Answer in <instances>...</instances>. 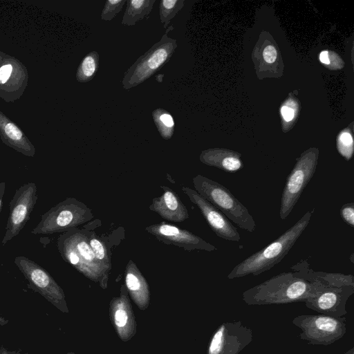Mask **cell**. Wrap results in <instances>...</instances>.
Instances as JSON below:
<instances>
[{
    "instance_id": "obj_26",
    "label": "cell",
    "mask_w": 354,
    "mask_h": 354,
    "mask_svg": "<svg viewBox=\"0 0 354 354\" xmlns=\"http://www.w3.org/2000/svg\"><path fill=\"white\" fill-rule=\"evenodd\" d=\"M338 149L346 160H349L353 154V138L349 133H342L339 139Z\"/></svg>"
},
{
    "instance_id": "obj_17",
    "label": "cell",
    "mask_w": 354,
    "mask_h": 354,
    "mask_svg": "<svg viewBox=\"0 0 354 354\" xmlns=\"http://www.w3.org/2000/svg\"><path fill=\"white\" fill-rule=\"evenodd\" d=\"M124 274L128 295L140 310H145L150 303L149 287L146 279L132 260L129 261Z\"/></svg>"
},
{
    "instance_id": "obj_28",
    "label": "cell",
    "mask_w": 354,
    "mask_h": 354,
    "mask_svg": "<svg viewBox=\"0 0 354 354\" xmlns=\"http://www.w3.org/2000/svg\"><path fill=\"white\" fill-rule=\"evenodd\" d=\"M17 61H7L0 66V85H6L12 77Z\"/></svg>"
},
{
    "instance_id": "obj_6",
    "label": "cell",
    "mask_w": 354,
    "mask_h": 354,
    "mask_svg": "<svg viewBox=\"0 0 354 354\" xmlns=\"http://www.w3.org/2000/svg\"><path fill=\"white\" fill-rule=\"evenodd\" d=\"M93 218V214L89 207L76 198L69 197L42 214L31 233L37 235L64 232Z\"/></svg>"
},
{
    "instance_id": "obj_20",
    "label": "cell",
    "mask_w": 354,
    "mask_h": 354,
    "mask_svg": "<svg viewBox=\"0 0 354 354\" xmlns=\"http://www.w3.org/2000/svg\"><path fill=\"white\" fill-rule=\"evenodd\" d=\"M126 2L127 8L121 23L131 26L148 17L156 0H127Z\"/></svg>"
},
{
    "instance_id": "obj_11",
    "label": "cell",
    "mask_w": 354,
    "mask_h": 354,
    "mask_svg": "<svg viewBox=\"0 0 354 354\" xmlns=\"http://www.w3.org/2000/svg\"><path fill=\"white\" fill-rule=\"evenodd\" d=\"M252 339L250 329L240 322H223L213 334L207 354H238Z\"/></svg>"
},
{
    "instance_id": "obj_23",
    "label": "cell",
    "mask_w": 354,
    "mask_h": 354,
    "mask_svg": "<svg viewBox=\"0 0 354 354\" xmlns=\"http://www.w3.org/2000/svg\"><path fill=\"white\" fill-rule=\"evenodd\" d=\"M157 129L165 140H169L174 133L175 123L172 115L163 109H155L152 113Z\"/></svg>"
},
{
    "instance_id": "obj_31",
    "label": "cell",
    "mask_w": 354,
    "mask_h": 354,
    "mask_svg": "<svg viewBox=\"0 0 354 354\" xmlns=\"http://www.w3.org/2000/svg\"><path fill=\"white\" fill-rule=\"evenodd\" d=\"M320 61L325 64H330V59L328 57V53L326 50L322 51L319 56Z\"/></svg>"
},
{
    "instance_id": "obj_13",
    "label": "cell",
    "mask_w": 354,
    "mask_h": 354,
    "mask_svg": "<svg viewBox=\"0 0 354 354\" xmlns=\"http://www.w3.org/2000/svg\"><path fill=\"white\" fill-rule=\"evenodd\" d=\"M182 190L191 202L198 207L211 230L218 237L235 242L241 240L237 228L219 209L203 198L194 189L183 187Z\"/></svg>"
},
{
    "instance_id": "obj_29",
    "label": "cell",
    "mask_w": 354,
    "mask_h": 354,
    "mask_svg": "<svg viewBox=\"0 0 354 354\" xmlns=\"http://www.w3.org/2000/svg\"><path fill=\"white\" fill-rule=\"evenodd\" d=\"M263 56L266 62L269 64L273 63L277 59V50L273 46L269 45L263 50Z\"/></svg>"
},
{
    "instance_id": "obj_25",
    "label": "cell",
    "mask_w": 354,
    "mask_h": 354,
    "mask_svg": "<svg viewBox=\"0 0 354 354\" xmlns=\"http://www.w3.org/2000/svg\"><path fill=\"white\" fill-rule=\"evenodd\" d=\"M125 0H108L106 1L101 14V19L109 21L122 9Z\"/></svg>"
},
{
    "instance_id": "obj_16",
    "label": "cell",
    "mask_w": 354,
    "mask_h": 354,
    "mask_svg": "<svg viewBox=\"0 0 354 354\" xmlns=\"http://www.w3.org/2000/svg\"><path fill=\"white\" fill-rule=\"evenodd\" d=\"M160 187L163 189V193L160 196L153 198L149 209L169 221L179 223L187 219V209L178 194L169 187Z\"/></svg>"
},
{
    "instance_id": "obj_10",
    "label": "cell",
    "mask_w": 354,
    "mask_h": 354,
    "mask_svg": "<svg viewBox=\"0 0 354 354\" xmlns=\"http://www.w3.org/2000/svg\"><path fill=\"white\" fill-rule=\"evenodd\" d=\"M37 200V187L34 183L24 184L15 191L10 202V214L2 245L19 234L30 219Z\"/></svg>"
},
{
    "instance_id": "obj_5",
    "label": "cell",
    "mask_w": 354,
    "mask_h": 354,
    "mask_svg": "<svg viewBox=\"0 0 354 354\" xmlns=\"http://www.w3.org/2000/svg\"><path fill=\"white\" fill-rule=\"evenodd\" d=\"M173 29L172 26L167 28L161 39L128 68L122 81L123 88L129 90L142 84L169 62L178 47L176 40L168 36Z\"/></svg>"
},
{
    "instance_id": "obj_18",
    "label": "cell",
    "mask_w": 354,
    "mask_h": 354,
    "mask_svg": "<svg viewBox=\"0 0 354 354\" xmlns=\"http://www.w3.org/2000/svg\"><path fill=\"white\" fill-rule=\"evenodd\" d=\"M0 137L7 146L28 157H33L35 149L24 132L0 111Z\"/></svg>"
},
{
    "instance_id": "obj_27",
    "label": "cell",
    "mask_w": 354,
    "mask_h": 354,
    "mask_svg": "<svg viewBox=\"0 0 354 354\" xmlns=\"http://www.w3.org/2000/svg\"><path fill=\"white\" fill-rule=\"evenodd\" d=\"M342 219L351 227H354V203H348L342 205L339 210Z\"/></svg>"
},
{
    "instance_id": "obj_33",
    "label": "cell",
    "mask_w": 354,
    "mask_h": 354,
    "mask_svg": "<svg viewBox=\"0 0 354 354\" xmlns=\"http://www.w3.org/2000/svg\"><path fill=\"white\" fill-rule=\"evenodd\" d=\"M0 354H12V353L8 352L6 350H5L4 348H2L0 350Z\"/></svg>"
},
{
    "instance_id": "obj_8",
    "label": "cell",
    "mask_w": 354,
    "mask_h": 354,
    "mask_svg": "<svg viewBox=\"0 0 354 354\" xmlns=\"http://www.w3.org/2000/svg\"><path fill=\"white\" fill-rule=\"evenodd\" d=\"M317 153L310 151L297 160L293 169L286 178L281 194L279 210L280 218L285 220L291 213L303 191L316 171Z\"/></svg>"
},
{
    "instance_id": "obj_3",
    "label": "cell",
    "mask_w": 354,
    "mask_h": 354,
    "mask_svg": "<svg viewBox=\"0 0 354 354\" xmlns=\"http://www.w3.org/2000/svg\"><path fill=\"white\" fill-rule=\"evenodd\" d=\"M63 259L90 280L106 289L109 274L101 267L89 244L86 230L77 228L64 232L57 243Z\"/></svg>"
},
{
    "instance_id": "obj_19",
    "label": "cell",
    "mask_w": 354,
    "mask_h": 354,
    "mask_svg": "<svg viewBox=\"0 0 354 354\" xmlns=\"http://www.w3.org/2000/svg\"><path fill=\"white\" fill-rule=\"evenodd\" d=\"M200 160L211 167H215L226 172L234 173L241 169L242 162L239 155L217 149L204 151L200 155Z\"/></svg>"
},
{
    "instance_id": "obj_14",
    "label": "cell",
    "mask_w": 354,
    "mask_h": 354,
    "mask_svg": "<svg viewBox=\"0 0 354 354\" xmlns=\"http://www.w3.org/2000/svg\"><path fill=\"white\" fill-rule=\"evenodd\" d=\"M109 312L111 322L119 338L123 342L130 340L136 333L137 323L124 284L120 288V296L111 300Z\"/></svg>"
},
{
    "instance_id": "obj_9",
    "label": "cell",
    "mask_w": 354,
    "mask_h": 354,
    "mask_svg": "<svg viewBox=\"0 0 354 354\" xmlns=\"http://www.w3.org/2000/svg\"><path fill=\"white\" fill-rule=\"evenodd\" d=\"M15 263L35 291L62 312H69L62 288L44 268L24 256L15 257Z\"/></svg>"
},
{
    "instance_id": "obj_2",
    "label": "cell",
    "mask_w": 354,
    "mask_h": 354,
    "mask_svg": "<svg viewBox=\"0 0 354 354\" xmlns=\"http://www.w3.org/2000/svg\"><path fill=\"white\" fill-rule=\"evenodd\" d=\"M314 211L315 209H313L306 212L277 239L239 263L228 274L227 279H233L249 274L257 276L279 263L305 230Z\"/></svg>"
},
{
    "instance_id": "obj_30",
    "label": "cell",
    "mask_w": 354,
    "mask_h": 354,
    "mask_svg": "<svg viewBox=\"0 0 354 354\" xmlns=\"http://www.w3.org/2000/svg\"><path fill=\"white\" fill-rule=\"evenodd\" d=\"M281 113L286 121H290L294 117V110L287 106H283L281 108Z\"/></svg>"
},
{
    "instance_id": "obj_22",
    "label": "cell",
    "mask_w": 354,
    "mask_h": 354,
    "mask_svg": "<svg viewBox=\"0 0 354 354\" xmlns=\"http://www.w3.org/2000/svg\"><path fill=\"white\" fill-rule=\"evenodd\" d=\"M99 68V54L97 51L88 53L80 64L76 79L81 83L88 82L93 79Z\"/></svg>"
},
{
    "instance_id": "obj_12",
    "label": "cell",
    "mask_w": 354,
    "mask_h": 354,
    "mask_svg": "<svg viewBox=\"0 0 354 354\" xmlns=\"http://www.w3.org/2000/svg\"><path fill=\"white\" fill-rule=\"evenodd\" d=\"M145 230L165 244L174 245L186 250L212 252L217 250L214 245L192 232L166 222L152 224Z\"/></svg>"
},
{
    "instance_id": "obj_34",
    "label": "cell",
    "mask_w": 354,
    "mask_h": 354,
    "mask_svg": "<svg viewBox=\"0 0 354 354\" xmlns=\"http://www.w3.org/2000/svg\"><path fill=\"white\" fill-rule=\"evenodd\" d=\"M354 348H351L349 351H346L344 354H354Z\"/></svg>"
},
{
    "instance_id": "obj_7",
    "label": "cell",
    "mask_w": 354,
    "mask_h": 354,
    "mask_svg": "<svg viewBox=\"0 0 354 354\" xmlns=\"http://www.w3.org/2000/svg\"><path fill=\"white\" fill-rule=\"evenodd\" d=\"M292 322L301 330L300 339L313 345L331 344L343 337L346 332L344 317L302 315L295 317Z\"/></svg>"
},
{
    "instance_id": "obj_4",
    "label": "cell",
    "mask_w": 354,
    "mask_h": 354,
    "mask_svg": "<svg viewBox=\"0 0 354 354\" xmlns=\"http://www.w3.org/2000/svg\"><path fill=\"white\" fill-rule=\"evenodd\" d=\"M195 191L219 209L241 229L253 232L256 229L254 218L248 209L223 185L198 174L192 179Z\"/></svg>"
},
{
    "instance_id": "obj_21",
    "label": "cell",
    "mask_w": 354,
    "mask_h": 354,
    "mask_svg": "<svg viewBox=\"0 0 354 354\" xmlns=\"http://www.w3.org/2000/svg\"><path fill=\"white\" fill-rule=\"evenodd\" d=\"M87 236L96 259L104 270L109 274L111 263L108 246L95 232L87 230Z\"/></svg>"
},
{
    "instance_id": "obj_32",
    "label": "cell",
    "mask_w": 354,
    "mask_h": 354,
    "mask_svg": "<svg viewBox=\"0 0 354 354\" xmlns=\"http://www.w3.org/2000/svg\"><path fill=\"white\" fill-rule=\"evenodd\" d=\"M5 191H6V183L1 182L0 183V212L1 209L3 198V196L5 194Z\"/></svg>"
},
{
    "instance_id": "obj_36",
    "label": "cell",
    "mask_w": 354,
    "mask_h": 354,
    "mask_svg": "<svg viewBox=\"0 0 354 354\" xmlns=\"http://www.w3.org/2000/svg\"><path fill=\"white\" fill-rule=\"evenodd\" d=\"M66 354H75V353H73V352H68Z\"/></svg>"
},
{
    "instance_id": "obj_24",
    "label": "cell",
    "mask_w": 354,
    "mask_h": 354,
    "mask_svg": "<svg viewBox=\"0 0 354 354\" xmlns=\"http://www.w3.org/2000/svg\"><path fill=\"white\" fill-rule=\"evenodd\" d=\"M184 0H161L159 6L160 22L167 28L171 20L184 6Z\"/></svg>"
},
{
    "instance_id": "obj_15",
    "label": "cell",
    "mask_w": 354,
    "mask_h": 354,
    "mask_svg": "<svg viewBox=\"0 0 354 354\" xmlns=\"http://www.w3.org/2000/svg\"><path fill=\"white\" fill-rule=\"evenodd\" d=\"M353 293L354 287L352 286H327L316 296L304 302L306 307L321 314L343 317L347 314L346 301Z\"/></svg>"
},
{
    "instance_id": "obj_35",
    "label": "cell",
    "mask_w": 354,
    "mask_h": 354,
    "mask_svg": "<svg viewBox=\"0 0 354 354\" xmlns=\"http://www.w3.org/2000/svg\"><path fill=\"white\" fill-rule=\"evenodd\" d=\"M350 259H351V261L352 263H354V261H353V253H351V255H350Z\"/></svg>"
},
{
    "instance_id": "obj_1",
    "label": "cell",
    "mask_w": 354,
    "mask_h": 354,
    "mask_svg": "<svg viewBox=\"0 0 354 354\" xmlns=\"http://www.w3.org/2000/svg\"><path fill=\"white\" fill-rule=\"evenodd\" d=\"M328 286L322 280L302 277L296 272L276 274L242 294L248 305L284 304L305 301L316 296Z\"/></svg>"
}]
</instances>
